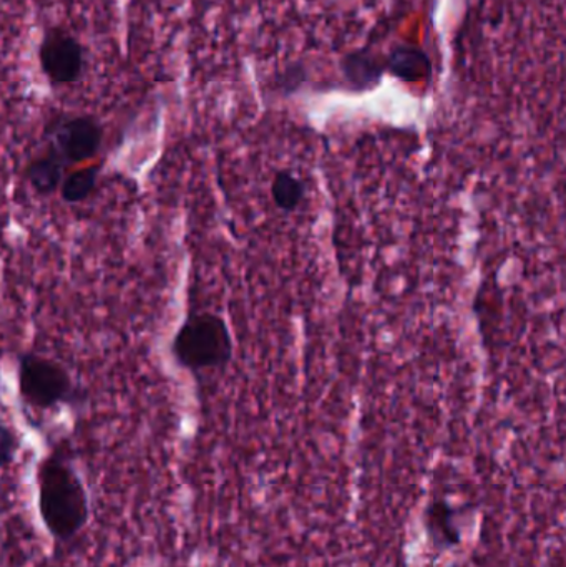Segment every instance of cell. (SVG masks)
Masks as SVG:
<instances>
[{"instance_id":"9","label":"cell","mask_w":566,"mask_h":567,"mask_svg":"<svg viewBox=\"0 0 566 567\" xmlns=\"http://www.w3.org/2000/svg\"><path fill=\"white\" fill-rule=\"evenodd\" d=\"M100 173H102V165L83 166L66 173L59 188L62 202L66 205H80L86 202L99 185Z\"/></svg>"},{"instance_id":"2","label":"cell","mask_w":566,"mask_h":567,"mask_svg":"<svg viewBox=\"0 0 566 567\" xmlns=\"http://www.w3.org/2000/svg\"><path fill=\"white\" fill-rule=\"evenodd\" d=\"M172 355L179 367L192 372L226 365L233 357L228 326L216 313H192L175 333Z\"/></svg>"},{"instance_id":"3","label":"cell","mask_w":566,"mask_h":567,"mask_svg":"<svg viewBox=\"0 0 566 567\" xmlns=\"http://www.w3.org/2000/svg\"><path fill=\"white\" fill-rule=\"evenodd\" d=\"M17 382L25 405L35 410L56 409L72 402L75 393V383L62 363L33 352L20 355Z\"/></svg>"},{"instance_id":"1","label":"cell","mask_w":566,"mask_h":567,"mask_svg":"<svg viewBox=\"0 0 566 567\" xmlns=\"http://www.w3.org/2000/svg\"><path fill=\"white\" fill-rule=\"evenodd\" d=\"M39 512L47 532L69 542L89 522V496L79 473L59 455L43 460L37 473Z\"/></svg>"},{"instance_id":"5","label":"cell","mask_w":566,"mask_h":567,"mask_svg":"<svg viewBox=\"0 0 566 567\" xmlns=\"http://www.w3.org/2000/svg\"><path fill=\"white\" fill-rule=\"evenodd\" d=\"M37 55L43 76L53 86H69L80 82L89 66L85 47L63 27L45 29Z\"/></svg>"},{"instance_id":"8","label":"cell","mask_w":566,"mask_h":567,"mask_svg":"<svg viewBox=\"0 0 566 567\" xmlns=\"http://www.w3.org/2000/svg\"><path fill=\"white\" fill-rule=\"evenodd\" d=\"M385 70L404 82H421L431 75V59L424 50L398 45L385 60Z\"/></svg>"},{"instance_id":"12","label":"cell","mask_w":566,"mask_h":567,"mask_svg":"<svg viewBox=\"0 0 566 567\" xmlns=\"http://www.w3.org/2000/svg\"><path fill=\"white\" fill-rule=\"evenodd\" d=\"M19 449L20 440L17 433L7 423L0 422V470L16 460Z\"/></svg>"},{"instance_id":"4","label":"cell","mask_w":566,"mask_h":567,"mask_svg":"<svg viewBox=\"0 0 566 567\" xmlns=\"http://www.w3.org/2000/svg\"><path fill=\"white\" fill-rule=\"evenodd\" d=\"M102 123L92 115H62L47 125V148L52 150L66 168L90 162L103 145Z\"/></svg>"},{"instance_id":"6","label":"cell","mask_w":566,"mask_h":567,"mask_svg":"<svg viewBox=\"0 0 566 567\" xmlns=\"http://www.w3.org/2000/svg\"><path fill=\"white\" fill-rule=\"evenodd\" d=\"M65 169L62 159L45 146L43 152L30 159L25 168V179L37 195L50 196L59 192Z\"/></svg>"},{"instance_id":"11","label":"cell","mask_w":566,"mask_h":567,"mask_svg":"<svg viewBox=\"0 0 566 567\" xmlns=\"http://www.w3.org/2000/svg\"><path fill=\"white\" fill-rule=\"evenodd\" d=\"M428 526L434 533L435 539L441 543H455L459 539L457 532L452 526L451 509L449 506L431 505L428 512Z\"/></svg>"},{"instance_id":"10","label":"cell","mask_w":566,"mask_h":567,"mask_svg":"<svg viewBox=\"0 0 566 567\" xmlns=\"http://www.w3.org/2000/svg\"><path fill=\"white\" fill-rule=\"evenodd\" d=\"M271 195L279 209L286 213L296 212L306 198L305 182L288 169L276 173L275 179H272Z\"/></svg>"},{"instance_id":"7","label":"cell","mask_w":566,"mask_h":567,"mask_svg":"<svg viewBox=\"0 0 566 567\" xmlns=\"http://www.w3.org/2000/svg\"><path fill=\"white\" fill-rule=\"evenodd\" d=\"M341 72L352 89L368 90L381 82L382 73L385 72V62L382 63L381 59L369 50H358L342 59Z\"/></svg>"}]
</instances>
